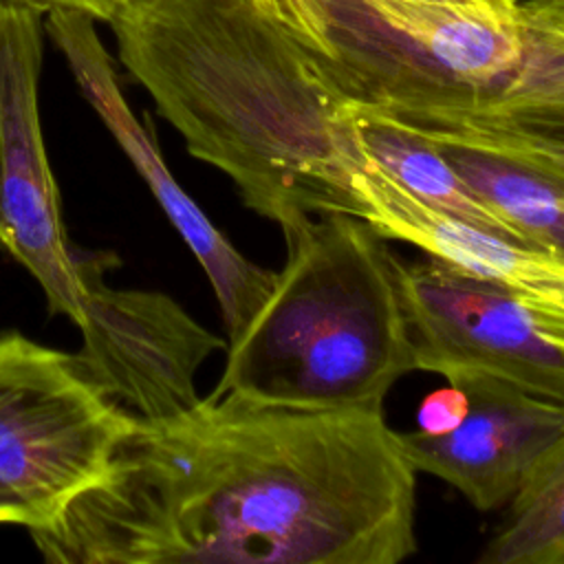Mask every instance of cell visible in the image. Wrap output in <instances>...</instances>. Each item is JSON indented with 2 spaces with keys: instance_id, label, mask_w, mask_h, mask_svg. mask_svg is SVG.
<instances>
[{
  "instance_id": "ac0fdd59",
  "label": "cell",
  "mask_w": 564,
  "mask_h": 564,
  "mask_svg": "<svg viewBox=\"0 0 564 564\" xmlns=\"http://www.w3.org/2000/svg\"><path fill=\"white\" fill-rule=\"evenodd\" d=\"M132 2H141V0H119L121 7H123V4H132Z\"/></svg>"
},
{
  "instance_id": "6da1fadb",
  "label": "cell",
  "mask_w": 564,
  "mask_h": 564,
  "mask_svg": "<svg viewBox=\"0 0 564 564\" xmlns=\"http://www.w3.org/2000/svg\"><path fill=\"white\" fill-rule=\"evenodd\" d=\"M29 533L64 564H399L416 553V469L383 408L214 390L134 416L104 474Z\"/></svg>"
},
{
  "instance_id": "ba28073f",
  "label": "cell",
  "mask_w": 564,
  "mask_h": 564,
  "mask_svg": "<svg viewBox=\"0 0 564 564\" xmlns=\"http://www.w3.org/2000/svg\"><path fill=\"white\" fill-rule=\"evenodd\" d=\"M44 29L64 55L82 95L128 154L152 196L203 267L223 313L227 344L236 341L267 302L278 271L245 258L170 174L152 132L134 117L121 93L112 59L97 35V20L84 11L70 9L53 11L44 15Z\"/></svg>"
},
{
  "instance_id": "277c9868",
  "label": "cell",
  "mask_w": 564,
  "mask_h": 564,
  "mask_svg": "<svg viewBox=\"0 0 564 564\" xmlns=\"http://www.w3.org/2000/svg\"><path fill=\"white\" fill-rule=\"evenodd\" d=\"M134 414L66 355L0 335V522L48 524L106 469Z\"/></svg>"
},
{
  "instance_id": "e0dca14e",
  "label": "cell",
  "mask_w": 564,
  "mask_h": 564,
  "mask_svg": "<svg viewBox=\"0 0 564 564\" xmlns=\"http://www.w3.org/2000/svg\"><path fill=\"white\" fill-rule=\"evenodd\" d=\"M520 7L529 24L564 40V0H524Z\"/></svg>"
},
{
  "instance_id": "52a82bcc",
  "label": "cell",
  "mask_w": 564,
  "mask_h": 564,
  "mask_svg": "<svg viewBox=\"0 0 564 564\" xmlns=\"http://www.w3.org/2000/svg\"><path fill=\"white\" fill-rule=\"evenodd\" d=\"M106 269L108 253L77 258L84 289L77 366L137 419L156 421L189 410L200 399V364L227 341L165 293L108 286Z\"/></svg>"
},
{
  "instance_id": "9a60e30c",
  "label": "cell",
  "mask_w": 564,
  "mask_h": 564,
  "mask_svg": "<svg viewBox=\"0 0 564 564\" xmlns=\"http://www.w3.org/2000/svg\"><path fill=\"white\" fill-rule=\"evenodd\" d=\"M465 410H467L465 392L458 386L447 383V388H441L423 399L416 414L419 430L432 432V434L447 432L460 423V419L465 416Z\"/></svg>"
},
{
  "instance_id": "3957f363",
  "label": "cell",
  "mask_w": 564,
  "mask_h": 564,
  "mask_svg": "<svg viewBox=\"0 0 564 564\" xmlns=\"http://www.w3.org/2000/svg\"><path fill=\"white\" fill-rule=\"evenodd\" d=\"M284 267L216 386L302 408H383L414 370L394 253L364 218L311 214L282 231Z\"/></svg>"
},
{
  "instance_id": "8fae6325",
  "label": "cell",
  "mask_w": 564,
  "mask_h": 564,
  "mask_svg": "<svg viewBox=\"0 0 564 564\" xmlns=\"http://www.w3.org/2000/svg\"><path fill=\"white\" fill-rule=\"evenodd\" d=\"M421 134L438 145L463 181L531 249H540L564 262V176L489 148Z\"/></svg>"
},
{
  "instance_id": "8992f818",
  "label": "cell",
  "mask_w": 564,
  "mask_h": 564,
  "mask_svg": "<svg viewBox=\"0 0 564 564\" xmlns=\"http://www.w3.org/2000/svg\"><path fill=\"white\" fill-rule=\"evenodd\" d=\"M42 31V13L0 0V247L35 278L51 313L79 324L84 289L40 123Z\"/></svg>"
},
{
  "instance_id": "5b68a950",
  "label": "cell",
  "mask_w": 564,
  "mask_h": 564,
  "mask_svg": "<svg viewBox=\"0 0 564 564\" xmlns=\"http://www.w3.org/2000/svg\"><path fill=\"white\" fill-rule=\"evenodd\" d=\"M414 370L491 375L564 403V346L505 282L438 258L394 256Z\"/></svg>"
},
{
  "instance_id": "4fadbf2b",
  "label": "cell",
  "mask_w": 564,
  "mask_h": 564,
  "mask_svg": "<svg viewBox=\"0 0 564 564\" xmlns=\"http://www.w3.org/2000/svg\"><path fill=\"white\" fill-rule=\"evenodd\" d=\"M511 286L535 313L544 330L564 346V262L520 245H509L496 275Z\"/></svg>"
},
{
  "instance_id": "7a4b0ae2",
  "label": "cell",
  "mask_w": 564,
  "mask_h": 564,
  "mask_svg": "<svg viewBox=\"0 0 564 564\" xmlns=\"http://www.w3.org/2000/svg\"><path fill=\"white\" fill-rule=\"evenodd\" d=\"M108 24L130 77L251 212L282 231L311 214L361 218L350 97L253 0H141Z\"/></svg>"
},
{
  "instance_id": "30bf717a",
  "label": "cell",
  "mask_w": 564,
  "mask_h": 564,
  "mask_svg": "<svg viewBox=\"0 0 564 564\" xmlns=\"http://www.w3.org/2000/svg\"><path fill=\"white\" fill-rule=\"evenodd\" d=\"M350 108L368 159L405 192L427 207L491 231L513 245L529 247L524 238L463 181L436 143L370 104L350 97Z\"/></svg>"
},
{
  "instance_id": "5bb4252c",
  "label": "cell",
  "mask_w": 564,
  "mask_h": 564,
  "mask_svg": "<svg viewBox=\"0 0 564 564\" xmlns=\"http://www.w3.org/2000/svg\"><path fill=\"white\" fill-rule=\"evenodd\" d=\"M410 128L432 137L489 148L564 176V132H540L522 128Z\"/></svg>"
},
{
  "instance_id": "9c48e42d",
  "label": "cell",
  "mask_w": 564,
  "mask_h": 564,
  "mask_svg": "<svg viewBox=\"0 0 564 564\" xmlns=\"http://www.w3.org/2000/svg\"><path fill=\"white\" fill-rule=\"evenodd\" d=\"M445 381L467 397L460 423L441 434L397 432L399 441L416 471L449 482L478 511L507 507L564 434V403L480 372Z\"/></svg>"
},
{
  "instance_id": "d6986e66",
  "label": "cell",
  "mask_w": 564,
  "mask_h": 564,
  "mask_svg": "<svg viewBox=\"0 0 564 564\" xmlns=\"http://www.w3.org/2000/svg\"><path fill=\"white\" fill-rule=\"evenodd\" d=\"M434 2H463V0H434Z\"/></svg>"
},
{
  "instance_id": "2e32d148",
  "label": "cell",
  "mask_w": 564,
  "mask_h": 564,
  "mask_svg": "<svg viewBox=\"0 0 564 564\" xmlns=\"http://www.w3.org/2000/svg\"><path fill=\"white\" fill-rule=\"evenodd\" d=\"M2 2H11V4H22L29 7L42 15H48L53 11H84L88 15H93L99 22H110L112 15L119 11V0H2Z\"/></svg>"
},
{
  "instance_id": "7c38bea8",
  "label": "cell",
  "mask_w": 564,
  "mask_h": 564,
  "mask_svg": "<svg viewBox=\"0 0 564 564\" xmlns=\"http://www.w3.org/2000/svg\"><path fill=\"white\" fill-rule=\"evenodd\" d=\"M478 564H564V434L538 460Z\"/></svg>"
}]
</instances>
